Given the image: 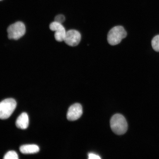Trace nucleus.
<instances>
[{
  "label": "nucleus",
  "mask_w": 159,
  "mask_h": 159,
  "mask_svg": "<svg viewBox=\"0 0 159 159\" xmlns=\"http://www.w3.org/2000/svg\"><path fill=\"white\" fill-rule=\"evenodd\" d=\"M110 126L113 132L118 135L125 134L128 130L126 119L120 114H115L112 116L110 120Z\"/></svg>",
  "instance_id": "nucleus-1"
},
{
  "label": "nucleus",
  "mask_w": 159,
  "mask_h": 159,
  "mask_svg": "<svg viewBox=\"0 0 159 159\" xmlns=\"http://www.w3.org/2000/svg\"><path fill=\"white\" fill-rule=\"evenodd\" d=\"M127 33L122 26H116L109 32L107 40L109 44L115 45L118 44L123 39L126 37Z\"/></svg>",
  "instance_id": "nucleus-2"
},
{
  "label": "nucleus",
  "mask_w": 159,
  "mask_h": 159,
  "mask_svg": "<svg viewBox=\"0 0 159 159\" xmlns=\"http://www.w3.org/2000/svg\"><path fill=\"white\" fill-rule=\"evenodd\" d=\"M17 103L13 98L4 99L0 104V118L5 119L9 118L15 111Z\"/></svg>",
  "instance_id": "nucleus-3"
},
{
  "label": "nucleus",
  "mask_w": 159,
  "mask_h": 159,
  "mask_svg": "<svg viewBox=\"0 0 159 159\" xmlns=\"http://www.w3.org/2000/svg\"><path fill=\"white\" fill-rule=\"evenodd\" d=\"M25 30L24 24L21 21L17 22L8 27V37L11 39H19L25 35Z\"/></svg>",
  "instance_id": "nucleus-4"
},
{
  "label": "nucleus",
  "mask_w": 159,
  "mask_h": 159,
  "mask_svg": "<svg viewBox=\"0 0 159 159\" xmlns=\"http://www.w3.org/2000/svg\"><path fill=\"white\" fill-rule=\"evenodd\" d=\"M81 39V35L79 32L71 30L66 32L64 41L70 46L75 47L79 44Z\"/></svg>",
  "instance_id": "nucleus-5"
},
{
  "label": "nucleus",
  "mask_w": 159,
  "mask_h": 159,
  "mask_svg": "<svg viewBox=\"0 0 159 159\" xmlns=\"http://www.w3.org/2000/svg\"><path fill=\"white\" fill-rule=\"evenodd\" d=\"M83 114L82 107L79 103H75L69 108L67 114V118L70 121L77 120Z\"/></svg>",
  "instance_id": "nucleus-6"
},
{
  "label": "nucleus",
  "mask_w": 159,
  "mask_h": 159,
  "mask_svg": "<svg viewBox=\"0 0 159 159\" xmlns=\"http://www.w3.org/2000/svg\"><path fill=\"white\" fill-rule=\"evenodd\" d=\"M29 124V119L27 113L23 112L20 115L16 121V125L17 128L26 129Z\"/></svg>",
  "instance_id": "nucleus-7"
},
{
  "label": "nucleus",
  "mask_w": 159,
  "mask_h": 159,
  "mask_svg": "<svg viewBox=\"0 0 159 159\" xmlns=\"http://www.w3.org/2000/svg\"><path fill=\"white\" fill-rule=\"evenodd\" d=\"M20 152L24 154L36 153L39 152V147L35 144L23 145L20 148Z\"/></svg>",
  "instance_id": "nucleus-8"
},
{
  "label": "nucleus",
  "mask_w": 159,
  "mask_h": 159,
  "mask_svg": "<svg viewBox=\"0 0 159 159\" xmlns=\"http://www.w3.org/2000/svg\"><path fill=\"white\" fill-rule=\"evenodd\" d=\"M55 31L54 36L55 39L58 42L64 41L66 33L64 27L63 26L62 27L56 30Z\"/></svg>",
  "instance_id": "nucleus-9"
},
{
  "label": "nucleus",
  "mask_w": 159,
  "mask_h": 159,
  "mask_svg": "<svg viewBox=\"0 0 159 159\" xmlns=\"http://www.w3.org/2000/svg\"><path fill=\"white\" fill-rule=\"evenodd\" d=\"M152 45L155 51L159 52V35L155 36L152 39Z\"/></svg>",
  "instance_id": "nucleus-10"
},
{
  "label": "nucleus",
  "mask_w": 159,
  "mask_h": 159,
  "mask_svg": "<svg viewBox=\"0 0 159 159\" xmlns=\"http://www.w3.org/2000/svg\"><path fill=\"white\" fill-rule=\"evenodd\" d=\"M18 156L15 151H11L6 154L4 157L5 159H18Z\"/></svg>",
  "instance_id": "nucleus-11"
},
{
  "label": "nucleus",
  "mask_w": 159,
  "mask_h": 159,
  "mask_svg": "<svg viewBox=\"0 0 159 159\" xmlns=\"http://www.w3.org/2000/svg\"><path fill=\"white\" fill-rule=\"evenodd\" d=\"M65 20V17L64 16L62 15H57L56 16L55 19V21L61 24L64 22Z\"/></svg>",
  "instance_id": "nucleus-12"
},
{
  "label": "nucleus",
  "mask_w": 159,
  "mask_h": 159,
  "mask_svg": "<svg viewBox=\"0 0 159 159\" xmlns=\"http://www.w3.org/2000/svg\"><path fill=\"white\" fill-rule=\"evenodd\" d=\"M89 159H100L101 158L99 156L93 153H89L88 155Z\"/></svg>",
  "instance_id": "nucleus-13"
},
{
  "label": "nucleus",
  "mask_w": 159,
  "mask_h": 159,
  "mask_svg": "<svg viewBox=\"0 0 159 159\" xmlns=\"http://www.w3.org/2000/svg\"></svg>",
  "instance_id": "nucleus-14"
}]
</instances>
